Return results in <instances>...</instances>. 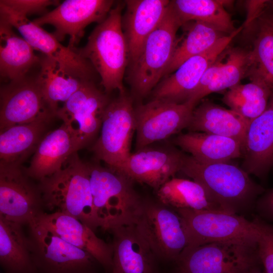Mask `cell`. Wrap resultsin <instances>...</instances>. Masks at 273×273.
Instances as JSON below:
<instances>
[{
    "label": "cell",
    "mask_w": 273,
    "mask_h": 273,
    "mask_svg": "<svg viewBox=\"0 0 273 273\" xmlns=\"http://www.w3.org/2000/svg\"><path fill=\"white\" fill-rule=\"evenodd\" d=\"M101 134L92 147L95 158L116 170L131 154L135 131L134 107L131 97L119 94L110 100L104 114Z\"/></svg>",
    "instance_id": "cell-10"
},
{
    "label": "cell",
    "mask_w": 273,
    "mask_h": 273,
    "mask_svg": "<svg viewBox=\"0 0 273 273\" xmlns=\"http://www.w3.org/2000/svg\"><path fill=\"white\" fill-rule=\"evenodd\" d=\"M250 273H263L260 270L259 267L257 266L253 268ZM265 273V272H264Z\"/></svg>",
    "instance_id": "cell-40"
},
{
    "label": "cell",
    "mask_w": 273,
    "mask_h": 273,
    "mask_svg": "<svg viewBox=\"0 0 273 273\" xmlns=\"http://www.w3.org/2000/svg\"><path fill=\"white\" fill-rule=\"evenodd\" d=\"M257 242H221L187 246L175 262L181 273H250L261 264Z\"/></svg>",
    "instance_id": "cell-6"
},
{
    "label": "cell",
    "mask_w": 273,
    "mask_h": 273,
    "mask_svg": "<svg viewBox=\"0 0 273 273\" xmlns=\"http://www.w3.org/2000/svg\"><path fill=\"white\" fill-rule=\"evenodd\" d=\"M50 113L29 123L14 125L1 132L0 161L21 165L35 152L44 136V133L52 118Z\"/></svg>",
    "instance_id": "cell-28"
},
{
    "label": "cell",
    "mask_w": 273,
    "mask_h": 273,
    "mask_svg": "<svg viewBox=\"0 0 273 273\" xmlns=\"http://www.w3.org/2000/svg\"><path fill=\"white\" fill-rule=\"evenodd\" d=\"M168 0H128L121 17L128 51V64L138 56L148 37L159 25L168 10Z\"/></svg>",
    "instance_id": "cell-23"
},
{
    "label": "cell",
    "mask_w": 273,
    "mask_h": 273,
    "mask_svg": "<svg viewBox=\"0 0 273 273\" xmlns=\"http://www.w3.org/2000/svg\"><path fill=\"white\" fill-rule=\"evenodd\" d=\"M185 154L171 147L148 146L131 153L116 170L131 181L146 184L157 191L180 171Z\"/></svg>",
    "instance_id": "cell-17"
},
{
    "label": "cell",
    "mask_w": 273,
    "mask_h": 273,
    "mask_svg": "<svg viewBox=\"0 0 273 273\" xmlns=\"http://www.w3.org/2000/svg\"><path fill=\"white\" fill-rule=\"evenodd\" d=\"M255 205L259 217L273 224V191L271 189L264 194L257 200Z\"/></svg>",
    "instance_id": "cell-38"
},
{
    "label": "cell",
    "mask_w": 273,
    "mask_h": 273,
    "mask_svg": "<svg viewBox=\"0 0 273 273\" xmlns=\"http://www.w3.org/2000/svg\"><path fill=\"white\" fill-rule=\"evenodd\" d=\"M272 8H273V2H272ZM269 17L270 18V19H271V20L273 22V12H272V14L271 15V16H269Z\"/></svg>",
    "instance_id": "cell-41"
},
{
    "label": "cell",
    "mask_w": 273,
    "mask_h": 273,
    "mask_svg": "<svg viewBox=\"0 0 273 273\" xmlns=\"http://www.w3.org/2000/svg\"><path fill=\"white\" fill-rule=\"evenodd\" d=\"M113 257L111 273H160L159 260L134 223L110 229Z\"/></svg>",
    "instance_id": "cell-20"
},
{
    "label": "cell",
    "mask_w": 273,
    "mask_h": 273,
    "mask_svg": "<svg viewBox=\"0 0 273 273\" xmlns=\"http://www.w3.org/2000/svg\"><path fill=\"white\" fill-rule=\"evenodd\" d=\"M50 113L55 115L47 104L36 78L25 77L1 87L0 132Z\"/></svg>",
    "instance_id": "cell-18"
},
{
    "label": "cell",
    "mask_w": 273,
    "mask_h": 273,
    "mask_svg": "<svg viewBox=\"0 0 273 273\" xmlns=\"http://www.w3.org/2000/svg\"><path fill=\"white\" fill-rule=\"evenodd\" d=\"M22 225L0 216V264L5 273H39Z\"/></svg>",
    "instance_id": "cell-30"
},
{
    "label": "cell",
    "mask_w": 273,
    "mask_h": 273,
    "mask_svg": "<svg viewBox=\"0 0 273 273\" xmlns=\"http://www.w3.org/2000/svg\"><path fill=\"white\" fill-rule=\"evenodd\" d=\"M174 210L183 220L187 246L221 242H257L259 230L255 218L250 221L224 211Z\"/></svg>",
    "instance_id": "cell-8"
},
{
    "label": "cell",
    "mask_w": 273,
    "mask_h": 273,
    "mask_svg": "<svg viewBox=\"0 0 273 273\" xmlns=\"http://www.w3.org/2000/svg\"><path fill=\"white\" fill-rule=\"evenodd\" d=\"M271 190H272L273 191V188H272V189H271Z\"/></svg>",
    "instance_id": "cell-43"
},
{
    "label": "cell",
    "mask_w": 273,
    "mask_h": 273,
    "mask_svg": "<svg viewBox=\"0 0 273 273\" xmlns=\"http://www.w3.org/2000/svg\"><path fill=\"white\" fill-rule=\"evenodd\" d=\"M195 107L156 99L134 107L136 150L187 128Z\"/></svg>",
    "instance_id": "cell-11"
},
{
    "label": "cell",
    "mask_w": 273,
    "mask_h": 273,
    "mask_svg": "<svg viewBox=\"0 0 273 273\" xmlns=\"http://www.w3.org/2000/svg\"><path fill=\"white\" fill-rule=\"evenodd\" d=\"M94 207L105 231L133 223L143 200L133 181L122 173L97 163H87Z\"/></svg>",
    "instance_id": "cell-4"
},
{
    "label": "cell",
    "mask_w": 273,
    "mask_h": 273,
    "mask_svg": "<svg viewBox=\"0 0 273 273\" xmlns=\"http://www.w3.org/2000/svg\"><path fill=\"white\" fill-rule=\"evenodd\" d=\"M185 35L178 39L165 76L175 71L185 61L200 54L226 35L208 24L198 21L186 22L181 26Z\"/></svg>",
    "instance_id": "cell-34"
},
{
    "label": "cell",
    "mask_w": 273,
    "mask_h": 273,
    "mask_svg": "<svg viewBox=\"0 0 273 273\" xmlns=\"http://www.w3.org/2000/svg\"><path fill=\"white\" fill-rule=\"evenodd\" d=\"M32 256L39 273H99L89 253L65 241L33 220L28 224Z\"/></svg>",
    "instance_id": "cell-9"
},
{
    "label": "cell",
    "mask_w": 273,
    "mask_h": 273,
    "mask_svg": "<svg viewBox=\"0 0 273 273\" xmlns=\"http://www.w3.org/2000/svg\"><path fill=\"white\" fill-rule=\"evenodd\" d=\"M1 18L15 27L34 50L59 62L79 75L92 80L95 69L75 49L65 47L41 26L0 3Z\"/></svg>",
    "instance_id": "cell-16"
},
{
    "label": "cell",
    "mask_w": 273,
    "mask_h": 273,
    "mask_svg": "<svg viewBox=\"0 0 273 273\" xmlns=\"http://www.w3.org/2000/svg\"><path fill=\"white\" fill-rule=\"evenodd\" d=\"M181 26L169 4L161 23L148 37L137 57L129 63L127 79L138 97L151 93L164 76L178 42L177 31Z\"/></svg>",
    "instance_id": "cell-5"
},
{
    "label": "cell",
    "mask_w": 273,
    "mask_h": 273,
    "mask_svg": "<svg viewBox=\"0 0 273 273\" xmlns=\"http://www.w3.org/2000/svg\"><path fill=\"white\" fill-rule=\"evenodd\" d=\"M268 2L267 1H251L249 2V6H249V15L246 22V26L251 24L254 20L259 18L261 16L263 10Z\"/></svg>",
    "instance_id": "cell-39"
},
{
    "label": "cell",
    "mask_w": 273,
    "mask_h": 273,
    "mask_svg": "<svg viewBox=\"0 0 273 273\" xmlns=\"http://www.w3.org/2000/svg\"><path fill=\"white\" fill-rule=\"evenodd\" d=\"M68 243L91 254L106 273L112 265V245L78 219L59 212L40 213L34 220Z\"/></svg>",
    "instance_id": "cell-21"
},
{
    "label": "cell",
    "mask_w": 273,
    "mask_h": 273,
    "mask_svg": "<svg viewBox=\"0 0 273 273\" xmlns=\"http://www.w3.org/2000/svg\"><path fill=\"white\" fill-rule=\"evenodd\" d=\"M123 5L118 3L94 28L86 45L76 51L100 75L106 94L125 93L123 79L128 64V51L121 25Z\"/></svg>",
    "instance_id": "cell-3"
},
{
    "label": "cell",
    "mask_w": 273,
    "mask_h": 273,
    "mask_svg": "<svg viewBox=\"0 0 273 273\" xmlns=\"http://www.w3.org/2000/svg\"><path fill=\"white\" fill-rule=\"evenodd\" d=\"M223 4L215 0H174L170 1L169 5L182 25L191 21H200L229 35L237 29Z\"/></svg>",
    "instance_id": "cell-33"
},
{
    "label": "cell",
    "mask_w": 273,
    "mask_h": 273,
    "mask_svg": "<svg viewBox=\"0 0 273 273\" xmlns=\"http://www.w3.org/2000/svg\"><path fill=\"white\" fill-rule=\"evenodd\" d=\"M254 64L252 50L228 47L206 70L187 102L195 106L208 95L240 84L249 76Z\"/></svg>",
    "instance_id": "cell-19"
},
{
    "label": "cell",
    "mask_w": 273,
    "mask_h": 273,
    "mask_svg": "<svg viewBox=\"0 0 273 273\" xmlns=\"http://www.w3.org/2000/svg\"><path fill=\"white\" fill-rule=\"evenodd\" d=\"M40 72L36 77L44 99L55 114L58 103L65 102L87 81L59 62L44 55L40 58Z\"/></svg>",
    "instance_id": "cell-26"
},
{
    "label": "cell",
    "mask_w": 273,
    "mask_h": 273,
    "mask_svg": "<svg viewBox=\"0 0 273 273\" xmlns=\"http://www.w3.org/2000/svg\"><path fill=\"white\" fill-rule=\"evenodd\" d=\"M114 4L111 0H66L33 22L40 26L53 25L55 31L52 34L59 41L69 36L68 47L75 49L85 28L92 23L102 22Z\"/></svg>",
    "instance_id": "cell-13"
},
{
    "label": "cell",
    "mask_w": 273,
    "mask_h": 273,
    "mask_svg": "<svg viewBox=\"0 0 273 273\" xmlns=\"http://www.w3.org/2000/svg\"><path fill=\"white\" fill-rule=\"evenodd\" d=\"M12 27L1 18L0 74L10 82L26 77L29 69L40 61L33 48L24 38L17 35Z\"/></svg>",
    "instance_id": "cell-27"
},
{
    "label": "cell",
    "mask_w": 273,
    "mask_h": 273,
    "mask_svg": "<svg viewBox=\"0 0 273 273\" xmlns=\"http://www.w3.org/2000/svg\"><path fill=\"white\" fill-rule=\"evenodd\" d=\"M200 184L220 209L239 214L256 205L264 189L230 162L206 163L185 154L180 171Z\"/></svg>",
    "instance_id": "cell-1"
},
{
    "label": "cell",
    "mask_w": 273,
    "mask_h": 273,
    "mask_svg": "<svg viewBox=\"0 0 273 273\" xmlns=\"http://www.w3.org/2000/svg\"><path fill=\"white\" fill-rule=\"evenodd\" d=\"M133 223L159 260L175 262L188 245L181 216L159 201L143 200Z\"/></svg>",
    "instance_id": "cell-7"
},
{
    "label": "cell",
    "mask_w": 273,
    "mask_h": 273,
    "mask_svg": "<svg viewBox=\"0 0 273 273\" xmlns=\"http://www.w3.org/2000/svg\"><path fill=\"white\" fill-rule=\"evenodd\" d=\"M255 218L259 230L257 242L259 258L265 273H273V224L259 217Z\"/></svg>",
    "instance_id": "cell-36"
},
{
    "label": "cell",
    "mask_w": 273,
    "mask_h": 273,
    "mask_svg": "<svg viewBox=\"0 0 273 273\" xmlns=\"http://www.w3.org/2000/svg\"><path fill=\"white\" fill-rule=\"evenodd\" d=\"M242 168L248 174L266 177L273 168V97L265 110L249 125Z\"/></svg>",
    "instance_id": "cell-24"
},
{
    "label": "cell",
    "mask_w": 273,
    "mask_h": 273,
    "mask_svg": "<svg viewBox=\"0 0 273 273\" xmlns=\"http://www.w3.org/2000/svg\"><path fill=\"white\" fill-rule=\"evenodd\" d=\"M0 3L23 16L43 13L51 5H59V1L51 0H1Z\"/></svg>",
    "instance_id": "cell-37"
},
{
    "label": "cell",
    "mask_w": 273,
    "mask_h": 273,
    "mask_svg": "<svg viewBox=\"0 0 273 273\" xmlns=\"http://www.w3.org/2000/svg\"><path fill=\"white\" fill-rule=\"evenodd\" d=\"M249 77L250 82L229 89L222 100L231 110L251 121L265 110L271 91L261 77L254 74Z\"/></svg>",
    "instance_id": "cell-32"
},
{
    "label": "cell",
    "mask_w": 273,
    "mask_h": 273,
    "mask_svg": "<svg viewBox=\"0 0 273 273\" xmlns=\"http://www.w3.org/2000/svg\"><path fill=\"white\" fill-rule=\"evenodd\" d=\"M159 202L173 209L223 211L194 180L173 177L156 191Z\"/></svg>",
    "instance_id": "cell-31"
},
{
    "label": "cell",
    "mask_w": 273,
    "mask_h": 273,
    "mask_svg": "<svg viewBox=\"0 0 273 273\" xmlns=\"http://www.w3.org/2000/svg\"><path fill=\"white\" fill-rule=\"evenodd\" d=\"M243 28L240 27L233 33L220 38L205 52L185 61L155 86L151 93L152 99L178 104L187 102L206 70Z\"/></svg>",
    "instance_id": "cell-14"
},
{
    "label": "cell",
    "mask_w": 273,
    "mask_h": 273,
    "mask_svg": "<svg viewBox=\"0 0 273 273\" xmlns=\"http://www.w3.org/2000/svg\"><path fill=\"white\" fill-rule=\"evenodd\" d=\"M83 148L76 132L63 123L44 135L24 170L29 177L40 181L60 170L71 155Z\"/></svg>",
    "instance_id": "cell-22"
},
{
    "label": "cell",
    "mask_w": 273,
    "mask_h": 273,
    "mask_svg": "<svg viewBox=\"0 0 273 273\" xmlns=\"http://www.w3.org/2000/svg\"><path fill=\"white\" fill-rule=\"evenodd\" d=\"M43 207L72 216L95 231L101 228L93 205L87 163L77 152L62 168L39 181Z\"/></svg>",
    "instance_id": "cell-2"
},
{
    "label": "cell",
    "mask_w": 273,
    "mask_h": 273,
    "mask_svg": "<svg viewBox=\"0 0 273 273\" xmlns=\"http://www.w3.org/2000/svg\"><path fill=\"white\" fill-rule=\"evenodd\" d=\"M177 273H181V272H180L178 271V272H177Z\"/></svg>",
    "instance_id": "cell-42"
},
{
    "label": "cell",
    "mask_w": 273,
    "mask_h": 273,
    "mask_svg": "<svg viewBox=\"0 0 273 273\" xmlns=\"http://www.w3.org/2000/svg\"><path fill=\"white\" fill-rule=\"evenodd\" d=\"M174 142L194 158L203 162H230L243 155L242 147L236 140L209 133L189 131L180 133Z\"/></svg>",
    "instance_id": "cell-29"
},
{
    "label": "cell",
    "mask_w": 273,
    "mask_h": 273,
    "mask_svg": "<svg viewBox=\"0 0 273 273\" xmlns=\"http://www.w3.org/2000/svg\"><path fill=\"white\" fill-rule=\"evenodd\" d=\"M258 26L252 50L254 64L249 75L261 77L269 87L273 97V22L269 16H261Z\"/></svg>",
    "instance_id": "cell-35"
},
{
    "label": "cell",
    "mask_w": 273,
    "mask_h": 273,
    "mask_svg": "<svg viewBox=\"0 0 273 273\" xmlns=\"http://www.w3.org/2000/svg\"><path fill=\"white\" fill-rule=\"evenodd\" d=\"M110 100L92 80L85 82L59 108L56 116L76 132L83 147L95 138L101 128Z\"/></svg>",
    "instance_id": "cell-15"
},
{
    "label": "cell",
    "mask_w": 273,
    "mask_h": 273,
    "mask_svg": "<svg viewBox=\"0 0 273 273\" xmlns=\"http://www.w3.org/2000/svg\"><path fill=\"white\" fill-rule=\"evenodd\" d=\"M30 178L21 165L0 161V216L28 225L43 212L38 186Z\"/></svg>",
    "instance_id": "cell-12"
},
{
    "label": "cell",
    "mask_w": 273,
    "mask_h": 273,
    "mask_svg": "<svg viewBox=\"0 0 273 273\" xmlns=\"http://www.w3.org/2000/svg\"><path fill=\"white\" fill-rule=\"evenodd\" d=\"M251 121L233 111L209 101L195 108L188 127L190 132H201L232 138L245 145L247 130Z\"/></svg>",
    "instance_id": "cell-25"
}]
</instances>
